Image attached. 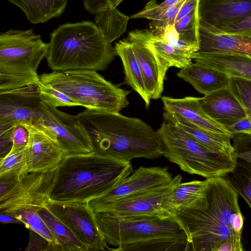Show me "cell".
<instances>
[{"mask_svg": "<svg viewBox=\"0 0 251 251\" xmlns=\"http://www.w3.org/2000/svg\"><path fill=\"white\" fill-rule=\"evenodd\" d=\"M208 179L201 198L174 214L187 236L188 251H218L226 239L242 237L239 195L224 177Z\"/></svg>", "mask_w": 251, "mask_h": 251, "instance_id": "6da1fadb", "label": "cell"}, {"mask_svg": "<svg viewBox=\"0 0 251 251\" xmlns=\"http://www.w3.org/2000/svg\"><path fill=\"white\" fill-rule=\"evenodd\" d=\"M76 116L88 133L94 151L99 154L124 162L163 155L157 131L138 118L89 108Z\"/></svg>", "mask_w": 251, "mask_h": 251, "instance_id": "7a4b0ae2", "label": "cell"}, {"mask_svg": "<svg viewBox=\"0 0 251 251\" xmlns=\"http://www.w3.org/2000/svg\"><path fill=\"white\" fill-rule=\"evenodd\" d=\"M111 251H188L187 236L174 214L126 217L94 212Z\"/></svg>", "mask_w": 251, "mask_h": 251, "instance_id": "3957f363", "label": "cell"}, {"mask_svg": "<svg viewBox=\"0 0 251 251\" xmlns=\"http://www.w3.org/2000/svg\"><path fill=\"white\" fill-rule=\"evenodd\" d=\"M132 172L130 162L94 151L65 155L57 167L50 200L88 202L113 189Z\"/></svg>", "mask_w": 251, "mask_h": 251, "instance_id": "277c9868", "label": "cell"}, {"mask_svg": "<svg viewBox=\"0 0 251 251\" xmlns=\"http://www.w3.org/2000/svg\"><path fill=\"white\" fill-rule=\"evenodd\" d=\"M117 55L115 48L90 21L67 23L50 34L46 56L52 71L104 70Z\"/></svg>", "mask_w": 251, "mask_h": 251, "instance_id": "5b68a950", "label": "cell"}, {"mask_svg": "<svg viewBox=\"0 0 251 251\" xmlns=\"http://www.w3.org/2000/svg\"><path fill=\"white\" fill-rule=\"evenodd\" d=\"M49 43L33 29H10L0 35V92L36 84L41 61L46 57Z\"/></svg>", "mask_w": 251, "mask_h": 251, "instance_id": "8992f818", "label": "cell"}, {"mask_svg": "<svg viewBox=\"0 0 251 251\" xmlns=\"http://www.w3.org/2000/svg\"><path fill=\"white\" fill-rule=\"evenodd\" d=\"M40 81L67 95L78 106L119 112L126 107L129 91L106 80L94 70L53 71L39 75Z\"/></svg>", "mask_w": 251, "mask_h": 251, "instance_id": "52a82bcc", "label": "cell"}, {"mask_svg": "<svg viewBox=\"0 0 251 251\" xmlns=\"http://www.w3.org/2000/svg\"><path fill=\"white\" fill-rule=\"evenodd\" d=\"M157 132L163 155L184 172L215 178L224 177L236 166L237 158L208 149L171 123L164 120Z\"/></svg>", "mask_w": 251, "mask_h": 251, "instance_id": "ba28073f", "label": "cell"}, {"mask_svg": "<svg viewBox=\"0 0 251 251\" xmlns=\"http://www.w3.org/2000/svg\"><path fill=\"white\" fill-rule=\"evenodd\" d=\"M40 106L41 116L33 124L47 129L65 155L94 151L88 133L77 116L60 111L51 104L42 100Z\"/></svg>", "mask_w": 251, "mask_h": 251, "instance_id": "9c48e42d", "label": "cell"}, {"mask_svg": "<svg viewBox=\"0 0 251 251\" xmlns=\"http://www.w3.org/2000/svg\"><path fill=\"white\" fill-rule=\"evenodd\" d=\"M58 166L46 171L29 172L16 180L0 196V212L10 213L19 209L45 207L50 200Z\"/></svg>", "mask_w": 251, "mask_h": 251, "instance_id": "30bf717a", "label": "cell"}, {"mask_svg": "<svg viewBox=\"0 0 251 251\" xmlns=\"http://www.w3.org/2000/svg\"><path fill=\"white\" fill-rule=\"evenodd\" d=\"M46 206L87 247L89 251L108 250L95 212L88 202L50 200Z\"/></svg>", "mask_w": 251, "mask_h": 251, "instance_id": "8fae6325", "label": "cell"}, {"mask_svg": "<svg viewBox=\"0 0 251 251\" xmlns=\"http://www.w3.org/2000/svg\"><path fill=\"white\" fill-rule=\"evenodd\" d=\"M182 179L181 176L177 174L166 184L117 200L94 212L117 217L173 214L168 210L169 200Z\"/></svg>", "mask_w": 251, "mask_h": 251, "instance_id": "7c38bea8", "label": "cell"}, {"mask_svg": "<svg viewBox=\"0 0 251 251\" xmlns=\"http://www.w3.org/2000/svg\"><path fill=\"white\" fill-rule=\"evenodd\" d=\"M41 101L36 84L0 92V133L33 124L41 116Z\"/></svg>", "mask_w": 251, "mask_h": 251, "instance_id": "4fadbf2b", "label": "cell"}, {"mask_svg": "<svg viewBox=\"0 0 251 251\" xmlns=\"http://www.w3.org/2000/svg\"><path fill=\"white\" fill-rule=\"evenodd\" d=\"M173 178L167 167H140L118 185L88 203L95 211L117 200L166 184Z\"/></svg>", "mask_w": 251, "mask_h": 251, "instance_id": "5bb4252c", "label": "cell"}, {"mask_svg": "<svg viewBox=\"0 0 251 251\" xmlns=\"http://www.w3.org/2000/svg\"><path fill=\"white\" fill-rule=\"evenodd\" d=\"M150 29H136L128 33V40L139 65L146 90L151 99H158L164 89L168 69L162 63L149 44Z\"/></svg>", "mask_w": 251, "mask_h": 251, "instance_id": "9a60e30c", "label": "cell"}, {"mask_svg": "<svg viewBox=\"0 0 251 251\" xmlns=\"http://www.w3.org/2000/svg\"><path fill=\"white\" fill-rule=\"evenodd\" d=\"M24 125L29 133L25 147L29 173L46 171L58 166L65 154L53 135L39 125Z\"/></svg>", "mask_w": 251, "mask_h": 251, "instance_id": "2e32d148", "label": "cell"}, {"mask_svg": "<svg viewBox=\"0 0 251 251\" xmlns=\"http://www.w3.org/2000/svg\"><path fill=\"white\" fill-rule=\"evenodd\" d=\"M200 44L197 52L251 56V38L226 33L200 19Z\"/></svg>", "mask_w": 251, "mask_h": 251, "instance_id": "e0dca14e", "label": "cell"}, {"mask_svg": "<svg viewBox=\"0 0 251 251\" xmlns=\"http://www.w3.org/2000/svg\"><path fill=\"white\" fill-rule=\"evenodd\" d=\"M199 102L206 114L226 129L247 118L243 106L229 87L200 98Z\"/></svg>", "mask_w": 251, "mask_h": 251, "instance_id": "ac0fdd59", "label": "cell"}, {"mask_svg": "<svg viewBox=\"0 0 251 251\" xmlns=\"http://www.w3.org/2000/svg\"><path fill=\"white\" fill-rule=\"evenodd\" d=\"M199 98L186 97L175 99L161 98L165 113L175 116L195 126L214 133L233 137L230 132L211 118L201 107Z\"/></svg>", "mask_w": 251, "mask_h": 251, "instance_id": "d6986e66", "label": "cell"}, {"mask_svg": "<svg viewBox=\"0 0 251 251\" xmlns=\"http://www.w3.org/2000/svg\"><path fill=\"white\" fill-rule=\"evenodd\" d=\"M200 19L217 26L251 16V0H199Z\"/></svg>", "mask_w": 251, "mask_h": 251, "instance_id": "ffe728a7", "label": "cell"}, {"mask_svg": "<svg viewBox=\"0 0 251 251\" xmlns=\"http://www.w3.org/2000/svg\"><path fill=\"white\" fill-rule=\"evenodd\" d=\"M177 75L204 96L229 86V75L196 62L180 69Z\"/></svg>", "mask_w": 251, "mask_h": 251, "instance_id": "44dd1931", "label": "cell"}, {"mask_svg": "<svg viewBox=\"0 0 251 251\" xmlns=\"http://www.w3.org/2000/svg\"><path fill=\"white\" fill-rule=\"evenodd\" d=\"M195 62L224 72L230 76L251 81V56L240 54L202 53L192 56Z\"/></svg>", "mask_w": 251, "mask_h": 251, "instance_id": "7402d4cb", "label": "cell"}, {"mask_svg": "<svg viewBox=\"0 0 251 251\" xmlns=\"http://www.w3.org/2000/svg\"><path fill=\"white\" fill-rule=\"evenodd\" d=\"M237 163L224 177L251 209V138L242 141L235 150Z\"/></svg>", "mask_w": 251, "mask_h": 251, "instance_id": "603a6c76", "label": "cell"}, {"mask_svg": "<svg viewBox=\"0 0 251 251\" xmlns=\"http://www.w3.org/2000/svg\"><path fill=\"white\" fill-rule=\"evenodd\" d=\"M164 120L184 130L199 143L217 153L237 158L230 141L233 137L206 130L175 116L164 112Z\"/></svg>", "mask_w": 251, "mask_h": 251, "instance_id": "cb8c5ba5", "label": "cell"}, {"mask_svg": "<svg viewBox=\"0 0 251 251\" xmlns=\"http://www.w3.org/2000/svg\"><path fill=\"white\" fill-rule=\"evenodd\" d=\"M117 55L121 58L124 69L125 82L136 91L148 107L151 99L148 95L141 71L128 40L119 41L115 44Z\"/></svg>", "mask_w": 251, "mask_h": 251, "instance_id": "d4e9b609", "label": "cell"}, {"mask_svg": "<svg viewBox=\"0 0 251 251\" xmlns=\"http://www.w3.org/2000/svg\"><path fill=\"white\" fill-rule=\"evenodd\" d=\"M20 8L31 24L45 23L59 17L64 11L68 0H8Z\"/></svg>", "mask_w": 251, "mask_h": 251, "instance_id": "484cf974", "label": "cell"}, {"mask_svg": "<svg viewBox=\"0 0 251 251\" xmlns=\"http://www.w3.org/2000/svg\"><path fill=\"white\" fill-rule=\"evenodd\" d=\"M38 213L55 238L60 251H89L87 247L46 206Z\"/></svg>", "mask_w": 251, "mask_h": 251, "instance_id": "4316f807", "label": "cell"}, {"mask_svg": "<svg viewBox=\"0 0 251 251\" xmlns=\"http://www.w3.org/2000/svg\"><path fill=\"white\" fill-rule=\"evenodd\" d=\"M208 178L180 183L175 188L169 200L168 210L174 214L190 207L205 194Z\"/></svg>", "mask_w": 251, "mask_h": 251, "instance_id": "83f0119b", "label": "cell"}, {"mask_svg": "<svg viewBox=\"0 0 251 251\" xmlns=\"http://www.w3.org/2000/svg\"><path fill=\"white\" fill-rule=\"evenodd\" d=\"M149 44L160 60L168 69L170 67L181 69L192 62L194 54L192 51L171 45L154 35L151 30Z\"/></svg>", "mask_w": 251, "mask_h": 251, "instance_id": "f1b7e54d", "label": "cell"}, {"mask_svg": "<svg viewBox=\"0 0 251 251\" xmlns=\"http://www.w3.org/2000/svg\"><path fill=\"white\" fill-rule=\"evenodd\" d=\"M95 15L97 25L110 43L126 31L129 17L121 13L116 8L100 11Z\"/></svg>", "mask_w": 251, "mask_h": 251, "instance_id": "f546056e", "label": "cell"}, {"mask_svg": "<svg viewBox=\"0 0 251 251\" xmlns=\"http://www.w3.org/2000/svg\"><path fill=\"white\" fill-rule=\"evenodd\" d=\"M175 27L179 40L197 52L200 44L199 4L190 13L176 21Z\"/></svg>", "mask_w": 251, "mask_h": 251, "instance_id": "4dcf8cb0", "label": "cell"}, {"mask_svg": "<svg viewBox=\"0 0 251 251\" xmlns=\"http://www.w3.org/2000/svg\"><path fill=\"white\" fill-rule=\"evenodd\" d=\"M29 173L25 147L11 149L0 158V177L19 179Z\"/></svg>", "mask_w": 251, "mask_h": 251, "instance_id": "1f68e13d", "label": "cell"}, {"mask_svg": "<svg viewBox=\"0 0 251 251\" xmlns=\"http://www.w3.org/2000/svg\"><path fill=\"white\" fill-rule=\"evenodd\" d=\"M39 210L36 208H26L17 209L8 214L22 221L29 230H33L45 238L56 248L57 251H60L55 238L38 214Z\"/></svg>", "mask_w": 251, "mask_h": 251, "instance_id": "d6a6232c", "label": "cell"}, {"mask_svg": "<svg viewBox=\"0 0 251 251\" xmlns=\"http://www.w3.org/2000/svg\"><path fill=\"white\" fill-rule=\"evenodd\" d=\"M229 88L243 106L251 121V81L230 76Z\"/></svg>", "mask_w": 251, "mask_h": 251, "instance_id": "836d02e7", "label": "cell"}, {"mask_svg": "<svg viewBox=\"0 0 251 251\" xmlns=\"http://www.w3.org/2000/svg\"><path fill=\"white\" fill-rule=\"evenodd\" d=\"M36 85L42 101L50 103L56 107L78 106L65 94L49 84L43 83L39 81Z\"/></svg>", "mask_w": 251, "mask_h": 251, "instance_id": "e575fe53", "label": "cell"}, {"mask_svg": "<svg viewBox=\"0 0 251 251\" xmlns=\"http://www.w3.org/2000/svg\"><path fill=\"white\" fill-rule=\"evenodd\" d=\"M181 0H165L158 4L155 0H151L144 8L138 13L131 15L130 18H145L151 21L156 20L167 9L176 4Z\"/></svg>", "mask_w": 251, "mask_h": 251, "instance_id": "d590c367", "label": "cell"}, {"mask_svg": "<svg viewBox=\"0 0 251 251\" xmlns=\"http://www.w3.org/2000/svg\"><path fill=\"white\" fill-rule=\"evenodd\" d=\"M216 27L229 34L251 38V16Z\"/></svg>", "mask_w": 251, "mask_h": 251, "instance_id": "8d00e7d4", "label": "cell"}, {"mask_svg": "<svg viewBox=\"0 0 251 251\" xmlns=\"http://www.w3.org/2000/svg\"><path fill=\"white\" fill-rule=\"evenodd\" d=\"M29 241L25 251H57L56 248L36 232L29 230Z\"/></svg>", "mask_w": 251, "mask_h": 251, "instance_id": "74e56055", "label": "cell"}, {"mask_svg": "<svg viewBox=\"0 0 251 251\" xmlns=\"http://www.w3.org/2000/svg\"><path fill=\"white\" fill-rule=\"evenodd\" d=\"M28 131L24 125L16 126L11 134L12 147L11 149L25 148L28 140Z\"/></svg>", "mask_w": 251, "mask_h": 251, "instance_id": "f35d334b", "label": "cell"}, {"mask_svg": "<svg viewBox=\"0 0 251 251\" xmlns=\"http://www.w3.org/2000/svg\"><path fill=\"white\" fill-rule=\"evenodd\" d=\"M116 0H83L85 9L90 14L97 13L108 8H113Z\"/></svg>", "mask_w": 251, "mask_h": 251, "instance_id": "ab89813d", "label": "cell"}, {"mask_svg": "<svg viewBox=\"0 0 251 251\" xmlns=\"http://www.w3.org/2000/svg\"><path fill=\"white\" fill-rule=\"evenodd\" d=\"M241 238L234 237L226 239L220 245L218 251H243Z\"/></svg>", "mask_w": 251, "mask_h": 251, "instance_id": "60d3db41", "label": "cell"}, {"mask_svg": "<svg viewBox=\"0 0 251 251\" xmlns=\"http://www.w3.org/2000/svg\"><path fill=\"white\" fill-rule=\"evenodd\" d=\"M199 0H187L180 9L176 22L192 11L199 4Z\"/></svg>", "mask_w": 251, "mask_h": 251, "instance_id": "b9f144b4", "label": "cell"}, {"mask_svg": "<svg viewBox=\"0 0 251 251\" xmlns=\"http://www.w3.org/2000/svg\"><path fill=\"white\" fill-rule=\"evenodd\" d=\"M0 222L3 224H17L24 225L22 221L15 217L14 216L4 212H0Z\"/></svg>", "mask_w": 251, "mask_h": 251, "instance_id": "7bdbcfd3", "label": "cell"}, {"mask_svg": "<svg viewBox=\"0 0 251 251\" xmlns=\"http://www.w3.org/2000/svg\"><path fill=\"white\" fill-rule=\"evenodd\" d=\"M123 0H116L114 4V7H116L123 1Z\"/></svg>", "mask_w": 251, "mask_h": 251, "instance_id": "ee69618b", "label": "cell"}]
</instances>
